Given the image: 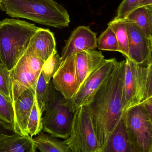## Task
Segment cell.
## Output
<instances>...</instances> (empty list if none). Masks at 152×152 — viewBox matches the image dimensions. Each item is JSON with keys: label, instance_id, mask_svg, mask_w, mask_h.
I'll return each instance as SVG.
<instances>
[{"label": "cell", "instance_id": "6da1fadb", "mask_svg": "<svg viewBox=\"0 0 152 152\" xmlns=\"http://www.w3.org/2000/svg\"><path fill=\"white\" fill-rule=\"evenodd\" d=\"M125 60L117 61L110 75L87 105L101 144L123 114V87Z\"/></svg>", "mask_w": 152, "mask_h": 152}, {"label": "cell", "instance_id": "7a4b0ae2", "mask_svg": "<svg viewBox=\"0 0 152 152\" xmlns=\"http://www.w3.org/2000/svg\"><path fill=\"white\" fill-rule=\"evenodd\" d=\"M0 10L12 18L57 28L67 27L70 22L67 10L53 0H2Z\"/></svg>", "mask_w": 152, "mask_h": 152}, {"label": "cell", "instance_id": "3957f363", "mask_svg": "<svg viewBox=\"0 0 152 152\" xmlns=\"http://www.w3.org/2000/svg\"><path fill=\"white\" fill-rule=\"evenodd\" d=\"M39 28L19 20L0 21V64L11 70L25 54L30 39Z\"/></svg>", "mask_w": 152, "mask_h": 152}, {"label": "cell", "instance_id": "277c9868", "mask_svg": "<svg viewBox=\"0 0 152 152\" xmlns=\"http://www.w3.org/2000/svg\"><path fill=\"white\" fill-rule=\"evenodd\" d=\"M75 110L70 100L54 89L42 117L43 131L56 138L68 139L71 132Z\"/></svg>", "mask_w": 152, "mask_h": 152}, {"label": "cell", "instance_id": "5b68a950", "mask_svg": "<svg viewBox=\"0 0 152 152\" xmlns=\"http://www.w3.org/2000/svg\"><path fill=\"white\" fill-rule=\"evenodd\" d=\"M64 142L72 152H98L101 144L98 140L87 104L75 110L70 135Z\"/></svg>", "mask_w": 152, "mask_h": 152}, {"label": "cell", "instance_id": "8992f818", "mask_svg": "<svg viewBox=\"0 0 152 152\" xmlns=\"http://www.w3.org/2000/svg\"><path fill=\"white\" fill-rule=\"evenodd\" d=\"M126 131L134 152H152V119L139 104L124 113Z\"/></svg>", "mask_w": 152, "mask_h": 152}, {"label": "cell", "instance_id": "52a82bcc", "mask_svg": "<svg viewBox=\"0 0 152 152\" xmlns=\"http://www.w3.org/2000/svg\"><path fill=\"white\" fill-rule=\"evenodd\" d=\"M44 63L36 57L24 54L10 71L13 103L23 91L36 84Z\"/></svg>", "mask_w": 152, "mask_h": 152}, {"label": "cell", "instance_id": "ba28073f", "mask_svg": "<svg viewBox=\"0 0 152 152\" xmlns=\"http://www.w3.org/2000/svg\"><path fill=\"white\" fill-rule=\"evenodd\" d=\"M117 61L115 58L104 60L86 78L76 95L70 100L75 110L79 106L89 102L95 92L110 75Z\"/></svg>", "mask_w": 152, "mask_h": 152}, {"label": "cell", "instance_id": "9c48e42d", "mask_svg": "<svg viewBox=\"0 0 152 152\" xmlns=\"http://www.w3.org/2000/svg\"><path fill=\"white\" fill-rule=\"evenodd\" d=\"M144 66L126 58L123 87V113L143 101L142 79Z\"/></svg>", "mask_w": 152, "mask_h": 152}, {"label": "cell", "instance_id": "30bf717a", "mask_svg": "<svg viewBox=\"0 0 152 152\" xmlns=\"http://www.w3.org/2000/svg\"><path fill=\"white\" fill-rule=\"evenodd\" d=\"M124 19L128 36L129 59L138 65H152V39L147 37L134 23Z\"/></svg>", "mask_w": 152, "mask_h": 152}, {"label": "cell", "instance_id": "8fae6325", "mask_svg": "<svg viewBox=\"0 0 152 152\" xmlns=\"http://www.w3.org/2000/svg\"><path fill=\"white\" fill-rule=\"evenodd\" d=\"M97 33L90 27L79 26L71 33L62 52L61 62L78 53L95 50L97 48Z\"/></svg>", "mask_w": 152, "mask_h": 152}, {"label": "cell", "instance_id": "7c38bea8", "mask_svg": "<svg viewBox=\"0 0 152 152\" xmlns=\"http://www.w3.org/2000/svg\"><path fill=\"white\" fill-rule=\"evenodd\" d=\"M54 88L67 100L74 97L79 88L75 65V55L63 62L53 77Z\"/></svg>", "mask_w": 152, "mask_h": 152}, {"label": "cell", "instance_id": "4fadbf2b", "mask_svg": "<svg viewBox=\"0 0 152 152\" xmlns=\"http://www.w3.org/2000/svg\"><path fill=\"white\" fill-rule=\"evenodd\" d=\"M36 84L23 91L13 102L14 113L13 133L17 134L21 136L28 135L27 132V126L29 118L36 100Z\"/></svg>", "mask_w": 152, "mask_h": 152}, {"label": "cell", "instance_id": "5bb4252c", "mask_svg": "<svg viewBox=\"0 0 152 152\" xmlns=\"http://www.w3.org/2000/svg\"><path fill=\"white\" fill-rule=\"evenodd\" d=\"M57 53L54 35L49 29L39 28L30 39L24 54L31 55L46 61Z\"/></svg>", "mask_w": 152, "mask_h": 152}, {"label": "cell", "instance_id": "9a60e30c", "mask_svg": "<svg viewBox=\"0 0 152 152\" xmlns=\"http://www.w3.org/2000/svg\"><path fill=\"white\" fill-rule=\"evenodd\" d=\"M98 152H134L127 134L124 113L105 137Z\"/></svg>", "mask_w": 152, "mask_h": 152}, {"label": "cell", "instance_id": "2e32d148", "mask_svg": "<svg viewBox=\"0 0 152 152\" xmlns=\"http://www.w3.org/2000/svg\"><path fill=\"white\" fill-rule=\"evenodd\" d=\"M105 59L102 53L95 50L84 51L75 54L76 72L79 87L88 76Z\"/></svg>", "mask_w": 152, "mask_h": 152}, {"label": "cell", "instance_id": "e0dca14e", "mask_svg": "<svg viewBox=\"0 0 152 152\" xmlns=\"http://www.w3.org/2000/svg\"><path fill=\"white\" fill-rule=\"evenodd\" d=\"M33 137L14 133L0 135V152H36Z\"/></svg>", "mask_w": 152, "mask_h": 152}, {"label": "cell", "instance_id": "ac0fdd59", "mask_svg": "<svg viewBox=\"0 0 152 152\" xmlns=\"http://www.w3.org/2000/svg\"><path fill=\"white\" fill-rule=\"evenodd\" d=\"M124 19L134 23L147 37L152 39V5L137 8Z\"/></svg>", "mask_w": 152, "mask_h": 152}, {"label": "cell", "instance_id": "d6986e66", "mask_svg": "<svg viewBox=\"0 0 152 152\" xmlns=\"http://www.w3.org/2000/svg\"><path fill=\"white\" fill-rule=\"evenodd\" d=\"M36 147L41 152H72L68 145L43 132L33 138Z\"/></svg>", "mask_w": 152, "mask_h": 152}, {"label": "cell", "instance_id": "ffe728a7", "mask_svg": "<svg viewBox=\"0 0 152 152\" xmlns=\"http://www.w3.org/2000/svg\"><path fill=\"white\" fill-rule=\"evenodd\" d=\"M54 89L52 80L47 83L41 73L36 86L35 99L41 114H43L47 104L51 101Z\"/></svg>", "mask_w": 152, "mask_h": 152}, {"label": "cell", "instance_id": "44dd1931", "mask_svg": "<svg viewBox=\"0 0 152 152\" xmlns=\"http://www.w3.org/2000/svg\"><path fill=\"white\" fill-rule=\"evenodd\" d=\"M108 26L115 33L120 53L126 58L129 59L128 36L124 19L114 18L108 24Z\"/></svg>", "mask_w": 152, "mask_h": 152}, {"label": "cell", "instance_id": "7402d4cb", "mask_svg": "<svg viewBox=\"0 0 152 152\" xmlns=\"http://www.w3.org/2000/svg\"><path fill=\"white\" fill-rule=\"evenodd\" d=\"M97 45L101 50L120 52L115 33L109 26L97 38Z\"/></svg>", "mask_w": 152, "mask_h": 152}, {"label": "cell", "instance_id": "603a6c76", "mask_svg": "<svg viewBox=\"0 0 152 152\" xmlns=\"http://www.w3.org/2000/svg\"><path fill=\"white\" fill-rule=\"evenodd\" d=\"M0 121L14 130L13 104L0 93Z\"/></svg>", "mask_w": 152, "mask_h": 152}, {"label": "cell", "instance_id": "cb8c5ba5", "mask_svg": "<svg viewBox=\"0 0 152 152\" xmlns=\"http://www.w3.org/2000/svg\"><path fill=\"white\" fill-rule=\"evenodd\" d=\"M42 116L35 101L29 118L27 132L30 137L36 136L43 131Z\"/></svg>", "mask_w": 152, "mask_h": 152}, {"label": "cell", "instance_id": "d4e9b609", "mask_svg": "<svg viewBox=\"0 0 152 152\" xmlns=\"http://www.w3.org/2000/svg\"><path fill=\"white\" fill-rule=\"evenodd\" d=\"M152 5V0H123L118 8L115 18L124 19L129 12L137 8Z\"/></svg>", "mask_w": 152, "mask_h": 152}, {"label": "cell", "instance_id": "484cf974", "mask_svg": "<svg viewBox=\"0 0 152 152\" xmlns=\"http://www.w3.org/2000/svg\"><path fill=\"white\" fill-rule=\"evenodd\" d=\"M61 64V58L57 53L45 61L42 67V75L45 80L49 83L59 70Z\"/></svg>", "mask_w": 152, "mask_h": 152}, {"label": "cell", "instance_id": "4316f807", "mask_svg": "<svg viewBox=\"0 0 152 152\" xmlns=\"http://www.w3.org/2000/svg\"><path fill=\"white\" fill-rule=\"evenodd\" d=\"M0 93L13 103L10 71L0 64Z\"/></svg>", "mask_w": 152, "mask_h": 152}, {"label": "cell", "instance_id": "83f0119b", "mask_svg": "<svg viewBox=\"0 0 152 152\" xmlns=\"http://www.w3.org/2000/svg\"><path fill=\"white\" fill-rule=\"evenodd\" d=\"M140 104L143 106L149 117L152 119V96L145 99Z\"/></svg>", "mask_w": 152, "mask_h": 152}, {"label": "cell", "instance_id": "f1b7e54d", "mask_svg": "<svg viewBox=\"0 0 152 152\" xmlns=\"http://www.w3.org/2000/svg\"><path fill=\"white\" fill-rule=\"evenodd\" d=\"M13 133L12 129L0 121V135L4 133Z\"/></svg>", "mask_w": 152, "mask_h": 152}, {"label": "cell", "instance_id": "f546056e", "mask_svg": "<svg viewBox=\"0 0 152 152\" xmlns=\"http://www.w3.org/2000/svg\"><path fill=\"white\" fill-rule=\"evenodd\" d=\"M2 1V0H0V3H1V2Z\"/></svg>", "mask_w": 152, "mask_h": 152}]
</instances>
